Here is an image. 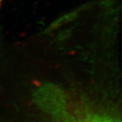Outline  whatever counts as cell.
Listing matches in <instances>:
<instances>
[{
  "instance_id": "6da1fadb",
  "label": "cell",
  "mask_w": 122,
  "mask_h": 122,
  "mask_svg": "<svg viewBox=\"0 0 122 122\" xmlns=\"http://www.w3.org/2000/svg\"><path fill=\"white\" fill-rule=\"evenodd\" d=\"M34 102L51 122H121L114 115L75 100L57 85H40Z\"/></svg>"
}]
</instances>
